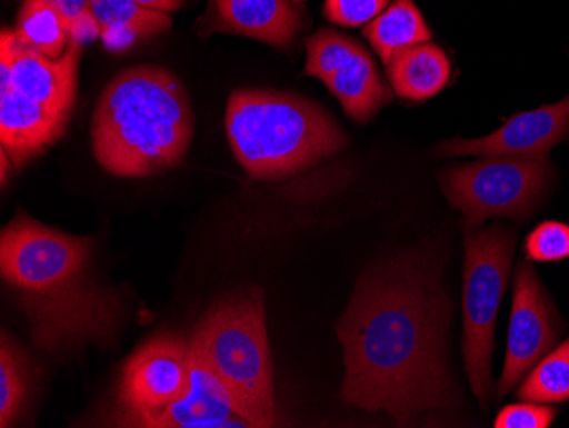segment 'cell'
Listing matches in <instances>:
<instances>
[{"mask_svg":"<svg viewBox=\"0 0 569 428\" xmlns=\"http://www.w3.org/2000/svg\"><path fill=\"white\" fill-rule=\"evenodd\" d=\"M450 309L442 265L431 248L363 275L336 330L347 367L345 401L386 411L398 425L452 407L457 389L447 366Z\"/></svg>","mask_w":569,"mask_h":428,"instance_id":"obj_1","label":"cell"},{"mask_svg":"<svg viewBox=\"0 0 569 428\" xmlns=\"http://www.w3.org/2000/svg\"><path fill=\"white\" fill-rule=\"evenodd\" d=\"M91 238L67 235L19 213L0 235V275L18 293L34 345L62 354L113 340L123 305L89 275Z\"/></svg>","mask_w":569,"mask_h":428,"instance_id":"obj_2","label":"cell"},{"mask_svg":"<svg viewBox=\"0 0 569 428\" xmlns=\"http://www.w3.org/2000/svg\"><path fill=\"white\" fill-rule=\"evenodd\" d=\"M190 94L174 73L137 66L117 73L92 115V155L120 178H149L183 161L193 139Z\"/></svg>","mask_w":569,"mask_h":428,"instance_id":"obj_3","label":"cell"},{"mask_svg":"<svg viewBox=\"0 0 569 428\" xmlns=\"http://www.w3.org/2000/svg\"><path fill=\"white\" fill-rule=\"evenodd\" d=\"M226 132L239 165L254 180H278L331 158L347 136L328 111L302 96L236 89Z\"/></svg>","mask_w":569,"mask_h":428,"instance_id":"obj_4","label":"cell"},{"mask_svg":"<svg viewBox=\"0 0 569 428\" xmlns=\"http://www.w3.org/2000/svg\"><path fill=\"white\" fill-rule=\"evenodd\" d=\"M191 340L226 386L236 415L251 427H273L277 405L263 292L256 287L217 300Z\"/></svg>","mask_w":569,"mask_h":428,"instance_id":"obj_5","label":"cell"},{"mask_svg":"<svg viewBox=\"0 0 569 428\" xmlns=\"http://www.w3.org/2000/svg\"><path fill=\"white\" fill-rule=\"evenodd\" d=\"M517 231L501 223L466 238L463 261V364L482 410L491 398V356L498 309L513 263Z\"/></svg>","mask_w":569,"mask_h":428,"instance_id":"obj_6","label":"cell"},{"mask_svg":"<svg viewBox=\"0 0 569 428\" xmlns=\"http://www.w3.org/2000/svg\"><path fill=\"white\" fill-rule=\"evenodd\" d=\"M555 183L548 156L513 158L491 156L481 161L453 166L440 178L443 193L462 213L469 228L489 217L530 219Z\"/></svg>","mask_w":569,"mask_h":428,"instance_id":"obj_7","label":"cell"},{"mask_svg":"<svg viewBox=\"0 0 569 428\" xmlns=\"http://www.w3.org/2000/svg\"><path fill=\"white\" fill-rule=\"evenodd\" d=\"M190 340L162 331L143 341L124 360L117 386V402L124 427L143 421L183 398L190 386Z\"/></svg>","mask_w":569,"mask_h":428,"instance_id":"obj_8","label":"cell"},{"mask_svg":"<svg viewBox=\"0 0 569 428\" xmlns=\"http://www.w3.org/2000/svg\"><path fill=\"white\" fill-rule=\"evenodd\" d=\"M306 76L325 82L348 117L369 121L392 94L363 44L335 30L307 38Z\"/></svg>","mask_w":569,"mask_h":428,"instance_id":"obj_9","label":"cell"},{"mask_svg":"<svg viewBox=\"0 0 569 428\" xmlns=\"http://www.w3.org/2000/svg\"><path fill=\"white\" fill-rule=\"evenodd\" d=\"M565 322L532 265L520 261L515 271L513 305L508 328L507 359L498 396L505 398L558 344Z\"/></svg>","mask_w":569,"mask_h":428,"instance_id":"obj_10","label":"cell"},{"mask_svg":"<svg viewBox=\"0 0 569 428\" xmlns=\"http://www.w3.org/2000/svg\"><path fill=\"white\" fill-rule=\"evenodd\" d=\"M569 142V94L556 104H546L532 111L515 115L497 132L481 139H453L433 150L437 158L459 156H513L533 158L548 156L552 147Z\"/></svg>","mask_w":569,"mask_h":428,"instance_id":"obj_11","label":"cell"},{"mask_svg":"<svg viewBox=\"0 0 569 428\" xmlns=\"http://www.w3.org/2000/svg\"><path fill=\"white\" fill-rule=\"evenodd\" d=\"M303 30V14L293 0H209L197 24L200 37L239 34L273 47H292Z\"/></svg>","mask_w":569,"mask_h":428,"instance_id":"obj_12","label":"cell"},{"mask_svg":"<svg viewBox=\"0 0 569 428\" xmlns=\"http://www.w3.org/2000/svg\"><path fill=\"white\" fill-rule=\"evenodd\" d=\"M190 386L183 398L169 405L156 417L143 421L146 428L251 427L238 417L222 385L203 351L190 338Z\"/></svg>","mask_w":569,"mask_h":428,"instance_id":"obj_13","label":"cell"},{"mask_svg":"<svg viewBox=\"0 0 569 428\" xmlns=\"http://www.w3.org/2000/svg\"><path fill=\"white\" fill-rule=\"evenodd\" d=\"M69 121V113L50 110L16 89L0 92V152L12 168H24L66 136Z\"/></svg>","mask_w":569,"mask_h":428,"instance_id":"obj_14","label":"cell"},{"mask_svg":"<svg viewBox=\"0 0 569 428\" xmlns=\"http://www.w3.org/2000/svg\"><path fill=\"white\" fill-rule=\"evenodd\" d=\"M81 43L72 41L60 59H50L19 38L11 69V89L60 113L72 115L79 86Z\"/></svg>","mask_w":569,"mask_h":428,"instance_id":"obj_15","label":"cell"},{"mask_svg":"<svg viewBox=\"0 0 569 428\" xmlns=\"http://www.w3.org/2000/svg\"><path fill=\"white\" fill-rule=\"evenodd\" d=\"M387 78L398 98L425 101L442 91L449 82V57L430 41L415 44L389 62Z\"/></svg>","mask_w":569,"mask_h":428,"instance_id":"obj_16","label":"cell"},{"mask_svg":"<svg viewBox=\"0 0 569 428\" xmlns=\"http://www.w3.org/2000/svg\"><path fill=\"white\" fill-rule=\"evenodd\" d=\"M102 41L111 50L132 47L142 38L171 30L168 12L142 8L136 0H89Z\"/></svg>","mask_w":569,"mask_h":428,"instance_id":"obj_17","label":"cell"},{"mask_svg":"<svg viewBox=\"0 0 569 428\" xmlns=\"http://www.w3.org/2000/svg\"><path fill=\"white\" fill-rule=\"evenodd\" d=\"M363 37L370 41L386 66L406 48L431 40L420 9L412 0H392V4L363 27Z\"/></svg>","mask_w":569,"mask_h":428,"instance_id":"obj_18","label":"cell"},{"mask_svg":"<svg viewBox=\"0 0 569 428\" xmlns=\"http://www.w3.org/2000/svg\"><path fill=\"white\" fill-rule=\"evenodd\" d=\"M30 359L6 331L0 335V427H14L30 399Z\"/></svg>","mask_w":569,"mask_h":428,"instance_id":"obj_19","label":"cell"},{"mask_svg":"<svg viewBox=\"0 0 569 428\" xmlns=\"http://www.w3.org/2000/svg\"><path fill=\"white\" fill-rule=\"evenodd\" d=\"M16 33L50 59H60L72 43L60 12L41 0H22Z\"/></svg>","mask_w":569,"mask_h":428,"instance_id":"obj_20","label":"cell"},{"mask_svg":"<svg viewBox=\"0 0 569 428\" xmlns=\"http://www.w3.org/2000/svg\"><path fill=\"white\" fill-rule=\"evenodd\" d=\"M522 401L565 402L569 399V338L530 370L519 388Z\"/></svg>","mask_w":569,"mask_h":428,"instance_id":"obj_21","label":"cell"},{"mask_svg":"<svg viewBox=\"0 0 569 428\" xmlns=\"http://www.w3.org/2000/svg\"><path fill=\"white\" fill-rule=\"evenodd\" d=\"M526 255L530 261L555 263L569 258V226L558 220L539 223L526 239Z\"/></svg>","mask_w":569,"mask_h":428,"instance_id":"obj_22","label":"cell"},{"mask_svg":"<svg viewBox=\"0 0 569 428\" xmlns=\"http://www.w3.org/2000/svg\"><path fill=\"white\" fill-rule=\"evenodd\" d=\"M391 4V0H326L325 12L329 22L338 27H366L370 21L382 14Z\"/></svg>","mask_w":569,"mask_h":428,"instance_id":"obj_23","label":"cell"},{"mask_svg":"<svg viewBox=\"0 0 569 428\" xmlns=\"http://www.w3.org/2000/svg\"><path fill=\"white\" fill-rule=\"evenodd\" d=\"M56 8L66 21L72 41L82 43L88 38L98 37L99 27L92 18L89 0H41Z\"/></svg>","mask_w":569,"mask_h":428,"instance_id":"obj_24","label":"cell"},{"mask_svg":"<svg viewBox=\"0 0 569 428\" xmlns=\"http://www.w3.org/2000/svg\"><path fill=\"white\" fill-rule=\"evenodd\" d=\"M556 418V410L542 402H519L505 407L495 420L497 428H548Z\"/></svg>","mask_w":569,"mask_h":428,"instance_id":"obj_25","label":"cell"},{"mask_svg":"<svg viewBox=\"0 0 569 428\" xmlns=\"http://www.w3.org/2000/svg\"><path fill=\"white\" fill-rule=\"evenodd\" d=\"M142 8L152 9V11L176 12L183 8L184 0H136Z\"/></svg>","mask_w":569,"mask_h":428,"instance_id":"obj_26","label":"cell"},{"mask_svg":"<svg viewBox=\"0 0 569 428\" xmlns=\"http://www.w3.org/2000/svg\"><path fill=\"white\" fill-rule=\"evenodd\" d=\"M293 2H303V0H293Z\"/></svg>","mask_w":569,"mask_h":428,"instance_id":"obj_27","label":"cell"}]
</instances>
